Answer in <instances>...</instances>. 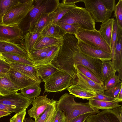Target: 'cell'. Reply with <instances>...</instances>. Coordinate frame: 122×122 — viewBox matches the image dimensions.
Segmentation results:
<instances>
[{
	"mask_svg": "<svg viewBox=\"0 0 122 122\" xmlns=\"http://www.w3.org/2000/svg\"><path fill=\"white\" fill-rule=\"evenodd\" d=\"M63 43L58 53L51 63L58 69L64 71L73 78L74 83L76 78V70L74 67V57L79 51L78 40L74 35L66 33L63 38Z\"/></svg>",
	"mask_w": 122,
	"mask_h": 122,
	"instance_id": "cell-1",
	"label": "cell"
},
{
	"mask_svg": "<svg viewBox=\"0 0 122 122\" xmlns=\"http://www.w3.org/2000/svg\"><path fill=\"white\" fill-rule=\"evenodd\" d=\"M74 96L66 93L56 102L57 109L63 111L65 115L66 122L81 115L90 113L92 114L97 113L99 109L91 106L88 102H76Z\"/></svg>",
	"mask_w": 122,
	"mask_h": 122,
	"instance_id": "cell-2",
	"label": "cell"
},
{
	"mask_svg": "<svg viewBox=\"0 0 122 122\" xmlns=\"http://www.w3.org/2000/svg\"><path fill=\"white\" fill-rule=\"evenodd\" d=\"M60 3L59 0H33L34 7L19 25L23 36L28 32L38 17L44 14L54 12Z\"/></svg>",
	"mask_w": 122,
	"mask_h": 122,
	"instance_id": "cell-3",
	"label": "cell"
},
{
	"mask_svg": "<svg viewBox=\"0 0 122 122\" xmlns=\"http://www.w3.org/2000/svg\"><path fill=\"white\" fill-rule=\"evenodd\" d=\"M58 22L75 24L85 30L96 29L95 22L89 11L85 8L78 6L66 14Z\"/></svg>",
	"mask_w": 122,
	"mask_h": 122,
	"instance_id": "cell-4",
	"label": "cell"
},
{
	"mask_svg": "<svg viewBox=\"0 0 122 122\" xmlns=\"http://www.w3.org/2000/svg\"><path fill=\"white\" fill-rule=\"evenodd\" d=\"M20 1L5 14L1 23L8 26L19 25L34 7L33 0Z\"/></svg>",
	"mask_w": 122,
	"mask_h": 122,
	"instance_id": "cell-5",
	"label": "cell"
},
{
	"mask_svg": "<svg viewBox=\"0 0 122 122\" xmlns=\"http://www.w3.org/2000/svg\"><path fill=\"white\" fill-rule=\"evenodd\" d=\"M43 81L46 92H57L67 89L73 83L72 77L66 72L59 69Z\"/></svg>",
	"mask_w": 122,
	"mask_h": 122,
	"instance_id": "cell-6",
	"label": "cell"
},
{
	"mask_svg": "<svg viewBox=\"0 0 122 122\" xmlns=\"http://www.w3.org/2000/svg\"><path fill=\"white\" fill-rule=\"evenodd\" d=\"M75 36L78 40L91 46L112 53L111 48L96 29L91 30L80 28Z\"/></svg>",
	"mask_w": 122,
	"mask_h": 122,
	"instance_id": "cell-7",
	"label": "cell"
},
{
	"mask_svg": "<svg viewBox=\"0 0 122 122\" xmlns=\"http://www.w3.org/2000/svg\"><path fill=\"white\" fill-rule=\"evenodd\" d=\"M83 2L95 22L103 23L111 16L112 13L106 8L101 0H83Z\"/></svg>",
	"mask_w": 122,
	"mask_h": 122,
	"instance_id": "cell-8",
	"label": "cell"
},
{
	"mask_svg": "<svg viewBox=\"0 0 122 122\" xmlns=\"http://www.w3.org/2000/svg\"><path fill=\"white\" fill-rule=\"evenodd\" d=\"M74 60L73 66L76 70V67L78 65L83 66L92 72L99 79L104 82L101 75L102 63L101 60L89 57L79 51L75 53Z\"/></svg>",
	"mask_w": 122,
	"mask_h": 122,
	"instance_id": "cell-9",
	"label": "cell"
},
{
	"mask_svg": "<svg viewBox=\"0 0 122 122\" xmlns=\"http://www.w3.org/2000/svg\"><path fill=\"white\" fill-rule=\"evenodd\" d=\"M85 122H122V106L109 110H104L97 114H92Z\"/></svg>",
	"mask_w": 122,
	"mask_h": 122,
	"instance_id": "cell-10",
	"label": "cell"
},
{
	"mask_svg": "<svg viewBox=\"0 0 122 122\" xmlns=\"http://www.w3.org/2000/svg\"><path fill=\"white\" fill-rule=\"evenodd\" d=\"M47 95L39 96L34 100L32 102V107L28 110V114L31 117L36 120L45 111L47 107L53 104L56 100L47 97Z\"/></svg>",
	"mask_w": 122,
	"mask_h": 122,
	"instance_id": "cell-11",
	"label": "cell"
},
{
	"mask_svg": "<svg viewBox=\"0 0 122 122\" xmlns=\"http://www.w3.org/2000/svg\"><path fill=\"white\" fill-rule=\"evenodd\" d=\"M34 99L27 97L21 92H17L5 96L0 95V104L27 109Z\"/></svg>",
	"mask_w": 122,
	"mask_h": 122,
	"instance_id": "cell-12",
	"label": "cell"
},
{
	"mask_svg": "<svg viewBox=\"0 0 122 122\" xmlns=\"http://www.w3.org/2000/svg\"><path fill=\"white\" fill-rule=\"evenodd\" d=\"M23 35L19 25L8 26L0 23V38L3 40L20 44Z\"/></svg>",
	"mask_w": 122,
	"mask_h": 122,
	"instance_id": "cell-13",
	"label": "cell"
},
{
	"mask_svg": "<svg viewBox=\"0 0 122 122\" xmlns=\"http://www.w3.org/2000/svg\"><path fill=\"white\" fill-rule=\"evenodd\" d=\"M78 47L80 52L90 57L99 59L102 61L112 60V54L91 46L79 40Z\"/></svg>",
	"mask_w": 122,
	"mask_h": 122,
	"instance_id": "cell-14",
	"label": "cell"
},
{
	"mask_svg": "<svg viewBox=\"0 0 122 122\" xmlns=\"http://www.w3.org/2000/svg\"><path fill=\"white\" fill-rule=\"evenodd\" d=\"M76 74V79L75 83L87 90L95 93L97 92H104V86L98 84L86 77L77 69ZM74 83V84H75Z\"/></svg>",
	"mask_w": 122,
	"mask_h": 122,
	"instance_id": "cell-15",
	"label": "cell"
},
{
	"mask_svg": "<svg viewBox=\"0 0 122 122\" xmlns=\"http://www.w3.org/2000/svg\"><path fill=\"white\" fill-rule=\"evenodd\" d=\"M6 73L20 90L37 82L10 67Z\"/></svg>",
	"mask_w": 122,
	"mask_h": 122,
	"instance_id": "cell-16",
	"label": "cell"
},
{
	"mask_svg": "<svg viewBox=\"0 0 122 122\" xmlns=\"http://www.w3.org/2000/svg\"><path fill=\"white\" fill-rule=\"evenodd\" d=\"M0 53L17 54L30 60L28 54L22 47L20 44L0 40Z\"/></svg>",
	"mask_w": 122,
	"mask_h": 122,
	"instance_id": "cell-17",
	"label": "cell"
},
{
	"mask_svg": "<svg viewBox=\"0 0 122 122\" xmlns=\"http://www.w3.org/2000/svg\"><path fill=\"white\" fill-rule=\"evenodd\" d=\"M12 67L25 76L41 83V79L38 76L35 66L7 61Z\"/></svg>",
	"mask_w": 122,
	"mask_h": 122,
	"instance_id": "cell-18",
	"label": "cell"
},
{
	"mask_svg": "<svg viewBox=\"0 0 122 122\" xmlns=\"http://www.w3.org/2000/svg\"><path fill=\"white\" fill-rule=\"evenodd\" d=\"M122 29L118 27L117 37L115 47L114 53L112 58L116 71L122 70Z\"/></svg>",
	"mask_w": 122,
	"mask_h": 122,
	"instance_id": "cell-19",
	"label": "cell"
},
{
	"mask_svg": "<svg viewBox=\"0 0 122 122\" xmlns=\"http://www.w3.org/2000/svg\"><path fill=\"white\" fill-rule=\"evenodd\" d=\"M19 88L11 81L6 73H0V95L5 96L17 92Z\"/></svg>",
	"mask_w": 122,
	"mask_h": 122,
	"instance_id": "cell-20",
	"label": "cell"
},
{
	"mask_svg": "<svg viewBox=\"0 0 122 122\" xmlns=\"http://www.w3.org/2000/svg\"><path fill=\"white\" fill-rule=\"evenodd\" d=\"M54 12L44 14L38 17L28 32L40 33L46 27L51 23Z\"/></svg>",
	"mask_w": 122,
	"mask_h": 122,
	"instance_id": "cell-21",
	"label": "cell"
},
{
	"mask_svg": "<svg viewBox=\"0 0 122 122\" xmlns=\"http://www.w3.org/2000/svg\"><path fill=\"white\" fill-rule=\"evenodd\" d=\"M66 34V31L61 27L57 25L51 23L43 30L40 33V35L45 37L62 39Z\"/></svg>",
	"mask_w": 122,
	"mask_h": 122,
	"instance_id": "cell-22",
	"label": "cell"
},
{
	"mask_svg": "<svg viewBox=\"0 0 122 122\" xmlns=\"http://www.w3.org/2000/svg\"><path fill=\"white\" fill-rule=\"evenodd\" d=\"M63 39H57L43 37L40 35L35 44L34 49L37 50L55 46H61L63 44Z\"/></svg>",
	"mask_w": 122,
	"mask_h": 122,
	"instance_id": "cell-23",
	"label": "cell"
},
{
	"mask_svg": "<svg viewBox=\"0 0 122 122\" xmlns=\"http://www.w3.org/2000/svg\"><path fill=\"white\" fill-rule=\"evenodd\" d=\"M40 35V33L28 32L23 36L20 44L28 55L34 49L35 44Z\"/></svg>",
	"mask_w": 122,
	"mask_h": 122,
	"instance_id": "cell-24",
	"label": "cell"
},
{
	"mask_svg": "<svg viewBox=\"0 0 122 122\" xmlns=\"http://www.w3.org/2000/svg\"><path fill=\"white\" fill-rule=\"evenodd\" d=\"M67 89L70 94L83 99L88 100L96 96L95 93L82 88L76 83L72 84Z\"/></svg>",
	"mask_w": 122,
	"mask_h": 122,
	"instance_id": "cell-25",
	"label": "cell"
},
{
	"mask_svg": "<svg viewBox=\"0 0 122 122\" xmlns=\"http://www.w3.org/2000/svg\"><path fill=\"white\" fill-rule=\"evenodd\" d=\"M114 19L110 18L100 25L98 30L108 44L111 47V41Z\"/></svg>",
	"mask_w": 122,
	"mask_h": 122,
	"instance_id": "cell-26",
	"label": "cell"
},
{
	"mask_svg": "<svg viewBox=\"0 0 122 122\" xmlns=\"http://www.w3.org/2000/svg\"><path fill=\"white\" fill-rule=\"evenodd\" d=\"M77 7L76 4L69 5L61 2L59 5L54 14L51 23L57 25L61 19L66 14Z\"/></svg>",
	"mask_w": 122,
	"mask_h": 122,
	"instance_id": "cell-27",
	"label": "cell"
},
{
	"mask_svg": "<svg viewBox=\"0 0 122 122\" xmlns=\"http://www.w3.org/2000/svg\"><path fill=\"white\" fill-rule=\"evenodd\" d=\"M88 103L92 107L98 109L109 110L115 109L122 106L119 103L113 101H102L92 99H89Z\"/></svg>",
	"mask_w": 122,
	"mask_h": 122,
	"instance_id": "cell-28",
	"label": "cell"
},
{
	"mask_svg": "<svg viewBox=\"0 0 122 122\" xmlns=\"http://www.w3.org/2000/svg\"><path fill=\"white\" fill-rule=\"evenodd\" d=\"M38 75L42 81L58 69L51 63L35 66Z\"/></svg>",
	"mask_w": 122,
	"mask_h": 122,
	"instance_id": "cell-29",
	"label": "cell"
},
{
	"mask_svg": "<svg viewBox=\"0 0 122 122\" xmlns=\"http://www.w3.org/2000/svg\"><path fill=\"white\" fill-rule=\"evenodd\" d=\"M102 61L101 75L103 82L115 74L116 70L111 60Z\"/></svg>",
	"mask_w": 122,
	"mask_h": 122,
	"instance_id": "cell-30",
	"label": "cell"
},
{
	"mask_svg": "<svg viewBox=\"0 0 122 122\" xmlns=\"http://www.w3.org/2000/svg\"><path fill=\"white\" fill-rule=\"evenodd\" d=\"M40 83L36 82L27 86L21 90V92L27 98L35 99L40 94L41 89Z\"/></svg>",
	"mask_w": 122,
	"mask_h": 122,
	"instance_id": "cell-31",
	"label": "cell"
},
{
	"mask_svg": "<svg viewBox=\"0 0 122 122\" xmlns=\"http://www.w3.org/2000/svg\"><path fill=\"white\" fill-rule=\"evenodd\" d=\"M2 54L6 61H11L18 63L35 66L33 62L20 56L8 53H2Z\"/></svg>",
	"mask_w": 122,
	"mask_h": 122,
	"instance_id": "cell-32",
	"label": "cell"
},
{
	"mask_svg": "<svg viewBox=\"0 0 122 122\" xmlns=\"http://www.w3.org/2000/svg\"><path fill=\"white\" fill-rule=\"evenodd\" d=\"M52 47L37 50L33 49L28 54L30 60L35 63L43 59Z\"/></svg>",
	"mask_w": 122,
	"mask_h": 122,
	"instance_id": "cell-33",
	"label": "cell"
},
{
	"mask_svg": "<svg viewBox=\"0 0 122 122\" xmlns=\"http://www.w3.org/2000/svg\"><path fill=\"white\" fill-rule=\"evenodd\" d=\"M60 47L58 46L52 47L43 59L34 63L35 66L51 63L58 54Z\"/></svg>",
	"mask_w": 122,
	"mask_h": 122,
	"instance_id": "cell-34",
	"label": "cell"
},
{
	"mask_svg": "<svg viewBox=\"0 0 122 122\" xmlns=\"http://www.w3.org/2000/svg\"><path fill=\"white\" fill-rule=\"evenodd\" d=\"M20 2L19 0H0V18L1 20L9 10Z\"/></svg>",
	"mask_w": 122,
	"mask_h": 122,
	"instance_id": "cell-35",
	"label": "cell"
},
{
	"mask_svg": "<svg viewBox=\"0 0 122 122\" xmlns=\"http://www.w3.org/2000/svg\"><path fill=\"white\" fill-rule=\"evenodd\" d=\"M76 69L89 79L98 84L104 86V83L99 79L92 72L86 67L81 65H78L76 67Z\"/></svg>",
	"mask_w": 122,
	"mask_h": 122,
	"instance_id": "cell-36",
	"label": "cell"
},
{
	"mask_svg": "<svg viewBox=\"0 0 122 122\" xmlns=\"http://www.w3.org/2000/svg\"><path fill=\"white\" fill-rule=\"evenodd\" d=\"M113 17H115L118 27L122 29V0H120L115 5Z\"/></svg>",
	"mask_w": 122,
	"mask_h": 122,
	"instance_id": "cell-37",
	"label": "cell"
},
{
	"mask_svg": "<svg viewBox=\"0 0 122 122\" xmlns=\"http://www.w3.org/2000/svg\"><path fill=\"white\" fill-rule=\"evenodd\" d=\"M122 82L117 75L115 74L112 75L104 82L105 91L115 87Z\"/></svg>",
	"mask_w": 122,
	"mask_h": 122,
	"instance_id": "cell-38",
	"label": "cell"
},
{
	"mask_svg": "<svg viewBox=\"0 0 122 122\" xmlns=\"http://www.w3.org/2000/svg\"><path fill=\"white\" fill-rule=\"evenodd\" d=\"M57 25L62 27L66 31V34H71L75 36L80 28L79 26L74 24L58 22Z\"/></svg>",
	"mask_w": 122,
	"mask_h": 122,
	"instance_id": "cell-39",
	"label": "cell"
},
{
	"mask_svg": "<svg viewBox=\"0 0 122 122\" xmlns=\"http://www.w3.org/2000/svg\"><path fill=\"white\" fill-rule=\"evenodd\" d=\"M117 29L118 26L116 21L115 19L111 41V46L112 51V58L113 57L114 53L115 45L117 37Z\"/></svg>",
	"mask_w": 122,
	"mask_h": 122,
	"instance_id": "cell-40",
	"label": "cell"
},
{
	"mask_svg": "<svg viewBox=\"0 0 122 122\" xmlns=\"http://www.w3.org/2000/svg\"><path fill=\"white\" fill-rule=\"evenodd\" d=\"M122 88V82L115 87L107 90L105 91L104 94L109 97L115 98L118 95L121 89Z\"/></svg>",
	"mask_w": 122,
	"mask_h": 122,
	"instance_id": "cell-41",
	"label": "cell"
},
{
	"mask_svg": "<svg viewBox=\"0 0 122 122\" xmlns=\"http://www.w3.org/2000/svg\"><path fill=\"white\" fill-rule=\"evenodd\" d=\"M24 109L21 108L17 107L15 106L0 104V110L9 112H13L16 114L21 112Z\"/></svg>",
	"mask_w": 122,
	"mask_h": 122,
	"instance_id": "cell-42",
	"label": "cell"
},
{
	"mask_svg": "<svg viewBox=\"0 0 122 122\" xmlns=\"http://www.w3.org/2000/svg\"><path fill=\"white\" fill-rule=\"evenodd\" d=\"M56 102L53 104L49 106L41 116L38 117L36 120H35V122H46L52 110L53 105Z\"/></svg>",
	"mask_w": 122,
	"mask_h": 122,
	"instance_id": "cell-43",
	"label": "cell"
},
{
	"mask_svg": "<svg viewBox=\"0 0 122 122\" xmlns=\"http://www.w3.org/2000/svg\"><path fill=\"white\" fill-rule=\"evenodd\" d=\"M26 109L16 113L10 119V122H23L26 114Z\"/></svg>",
	"mask_w": 122,
	"mask_h": 122,
	"instance_id": "cell-44",
	"label": "cell"
},
{
	"mask_svg": "<svg viewBox=\"0 0 122 122\" xmlns=\"http://www.w3.org/2000/svg\"><path fill=\"white\" fill-rule=\"evenodd\" d=\"M106 8L112 13L114 11L116 5L115 0H101Z\"/></svg>",
	"mask_w": 122,
	"mask_h": 122,
	"instance_id": "cell-45",
	"label": "cell"
},
{
	"mask_svg": "<svg viewBox=\"0 0 122 122\" xmlns=\"http://www.w3.org/2000/svg\"><path fill=\"white\" fill-rule=\"evenodd\" d=\"M96 94V97L91 99L107 101H113L115 99L106 95L104 92H97Z\"/></svg>",
	"mask_w": 122,
	"mask_h": 122,
	"instance_id": "cell-46",
	"label": "cell"
},
{
	"mask_svg": "<svg viewBox=\"0 0 122 122\" xmlns=\"http://www.w3.org/2000/svg\"><path fill=\"white\" fill-rule=\"evenodd\" d=\"M53 122H66L64 112L59 109H57L56 113Z\"/></svg>",
	"mask_w": 122,
	"mask_h": 122,
	"instance_id": "cell-47",
	"label": "cell"
},
{
	"mask_svg": "<svg viewBox=\"0 0 122 122\" xmlns=\"http://www.w3.org/2000/svg\"><path fill=\"white\" fill-rule=\"evenodd\" d=\"M92 114L87 113L81 115L72 119L69 122H85L87 118Z\"/></svg>",
	"mask_w": 122,
	"mask_h": 122,
	"instance_id": "cell-48",
	"label": "cell"
},
{
	"mask_svg": "<svg viewBox=\"0 0 122 122\" xmlns=\"http://www.w3.org/2000/svg\"><path fill=\"white\" fill-rule=\"evenodd\" d=\"M10 68V65L8 62L0 60V73H6Z\"/></svg>",
	"mask_w": 122,
	"mask_h": 122,
	"instance_id": "cell-49",
	"label": "cell"
},
{
	"mask_svg": "<svg viewBox=\"0 0 122 122\" xmlns=\"http://www.w3.org/2000/svg\"><path fill=\"white\" fill-rule=\"evenodd\" d=\"M56 102L54 104L52 110L46 122H53L57 112L56 106Z\"/></svg>",
	"mask_w": 122,
	"mask_h": 122,
	"instance_id": "cell-50",
	"label": "cell"
},
{
	"mask_svg": "<svg viewBox=\"0 0 122 122\" xmlns=\"http://www.w3.org/2000/svg\"><path fill=\"white\" fill-rule=\"evenodd\" d=\"M83 0H63L61 2L67 5H75V3L80 2H83Z\"/></svg>",
	"mask_w": 122,
	"mask_h": 122,
	"instance_id": "cell-51",
	"label": "cell"
},
{
	"mask_svg": "<svg viewBox=\"0 0 122 122\" xmlns=\"http://www.w3.org/2000/svg\"><path fill=\"white\" fill-rule=\"evenodd\" d=\"M122 101V88L119 92L118 95L113 101V102L119 103Z\"/></svg>",
	"mask_w": 122,
	"mask_h": 122,
	"instance_id": "cell-52",
	"label": "cell"
},
{
	"mask_svg": "<svg viewBox=\"0 0 122 122\" xmlns=\"http://www.w3.org/2000/svg\"><path fill=\"white\" fill-rule=\"evenodd\" d=\"M12 112H9L0 110V118L4 116L10 115Z\"/></svg>",
	"mask_w": 122,
	"mask_h": 122,
	"instance_id": "cell-53",
	"label": "cell"
},
{
	"mask_svg": "<svg viewBox=\"0 0 122 122\" xmlns=\"http://www.w3.org/2000/svg\"><path fill=\"white\" fill-rule=\"evenodd\" d=\"M23 122H36L33 120L31 117H29L27 118H24Z\"/></svg>",
	"mask_w": 122,
	"mask_h": 122,
	"instance_id": "cell-54",
	"label": "cell"
},
{
	"mask_svg": "<svg viewBox=\"0 0 122 122\" xmlns=\"http://www.w3.org/2000/svg\"><path fill=\"white\" fill-rule=\"evenodd\" d=\"M0 60L6 61V60L4 57L2 55V53H0Z\"/></svg>",
	"mask_w": 122,
	"mask_h": 122,
	"instance_id": "cell-55",
	"label": "cell"
},
{
	"mask_svg": "<svg viewBox=\"0 0 122 122\" xmlns=\"http://www.w3.org/2000/svg\"><path fill=\"white\" fill-rule=\"evenodd\" d=\"M1 20L0 18V23H1Z\"/></svg>",
	"mask_w": 122,
	"mask_h": 122,
	"instance_id": "cell-56",
	"label": "cell"
},
{
	"mask_svg": "<svg viewBox=\"0 0 122 122\" xmlns=\"http://www.w3.org/2000/svg\"><path fill=\"white\" fill-rule=\"evenodd\" d=\"M0 40H3V39H1V38H0Z\"/></svg>",
	"mask_w": 122,
	"mask_h": 122,
	"instance_id": "cell-57",
	"label": "cell"
},
{
	"mask_svg": "<svg viewBox=\"0 0 122 122\" xmlns=\"http://www.w3.org/2000/svg\"></svg>",
	"mask_w": 122,
	"mask_h": 122,
	"instance_id": "cell-58",
	"label": "cell"
},
{
	"mask_svg": "<svg viewBox=\"0 0 122 122\" xmlns=\"http://www.w3.org/2000/svg\"></svg>",
	"mask_w": 122,
	"mask_h": 122,
	"instance_id": "cell-59",
	"label": "cell"
}]
</instances>
